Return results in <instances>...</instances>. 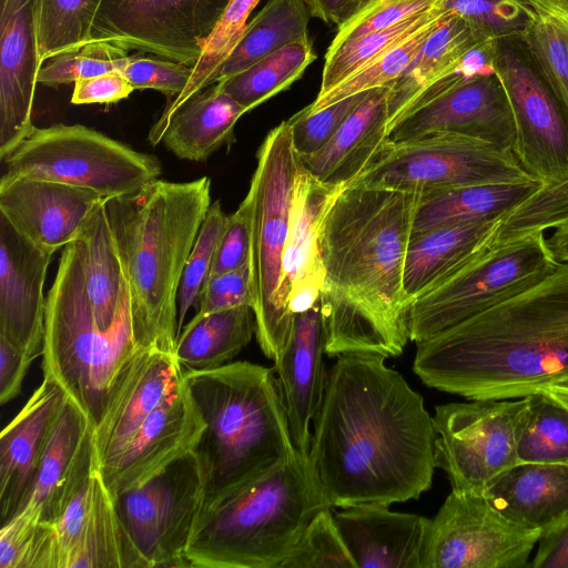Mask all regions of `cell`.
Here are the masks:
<instances>
[{
	"instance_id": "13",
	"label": "cell",
	"mask_w": 568,
	"mask_h": 568,
	"mask_svg": "<svg viewBox=\"0 0 568 568\" xmlns=\"http://www.w3.org/2000/svg\"><path fill=\"white\" fill-rule=\"evenodd\" d=\"M494 69L513 112L520 165L542 185L568 180V111L521 34L494 40Z\"/></svg>"
},
{
	"instance_id": "29",
	"label": "cell",
	"mask_w": 568,
	"mask_h": 568,
	"mask_svg": "<svg viewBox=\"0 0 568 568\" xmlns=\"http://www.w3.org/2000/svg\"><path fill=\"white\" fill-rule=\"evenodd\" d=\"M392 83L369 90L333 138L304 168L324 184L345 187L354 182L388 142Z\"/></svg>"
},
{
	"instance_id": "53",
	"label": "cell",
	"mask_w": 568,
	"mask_h": 568,
	"mask_svg": "<svg viewBox=\"0 0 568 568\" xmlns=\"http://www.w3.org/2000/svg\"><path fill=\"white\" fill-rule=\"evenodd\" d=\"M193 68L160 57L130 55L123 77L134 90L152 89L168 99L179 95L187 85Z\"/></svg>"
},
{
	"instance_id": "41",
	"label": "cell",
	"mask_w": 568,
	"mask_h": 568,
	"mask_svg": "<svg viewBox=\"0 0 568 568\" xmlns=\"http://www.w3.org/2000/svg\"><path fill=\"white\" fill-rule=\"evenodd\" d=\"M447 17L426 24L408 39L385 51L323 95H317L314 102L304 109L307 112H315L346 97L394 82L407 69L428 37Z\"/></svg>"
},
{
	"instance_id": "32",
	"label": "cell",
	"mask_w": 568,
	"mask_h": 568,
	"mask_svg": "<svg viewBox=\"0 0 568 568\" xmlns=\"http://www.w3.org/2000/svg\"><path fill=\"white\" fill-rule=\"evenodd\" d=\"M540 185L537 181L481 184L422 194L412 233L503 217Z\"/></svg>"
},
{
	"instance_id": "2",
	"label": "cell",
	"mask_w": 568,
	"mask_h": 568,
	"mask_svg": "<svg viewBox=\"0 0 568 568\" xmlns=\"http://www.w3.org/2000/svg\"><path fill=\"white\" fill-rule=\"evenodd\" d=\"M420 193L352 183L320 227L325 354L395 357L409 337L404 264Z\"/></svg>"
},
{
	"instance_id": "56",
	"label": "cell",
	"mask_w": 568,
	"mask_h": 568,
	"mask_svg": "<svg viewBox=\"0 0 568 568\" xmlns=\"http://www.w3.org/2000/svg\"><path fill=\"white\" fill-rule=\"evenodd\" d=\"M98 466L53 523L57 540V568L62 567L63 560L80 536L92 505L94 475Z\"/></svg>"
},
{
	"instance_id": "26",
	"label": "cell",
	"mask_w": 568,
	"mask_h": 568,
	"mask_svg": "<svg viewBox=\"0 0 568 568\" xmlns=\"http://www.w3.org/2000/svg\"><path fill=\"white\" fill-rule=\"evenodd\" d=\"M324 354L318 300L311 308L296 314L292 334L274 358L292 439L302 455L308 454L311 426L324 396L327 376Z\"/></svg>"
},
{
	"instance_id": "42",
	"label": "cell",
	"mask_w": 568,
	"mask_h": 568,
	"mask_svg": "<svg viewBox=\"0 0 568 568\" xmlns=\"http://www.w3.org/2000/svg\"><path fill=\"white\" fill-rule=\"evenodd\" d=\"M567 223L568 180L540 185L500 219L489 244H505L537 233H546Z\"/></svg>"
},
{
	"instance_id": "12",
	"label": "cell",
	"mask_w": 568,
	"mask_h": 568,
	"mask_svg": "<svg viewBox=\"0 0 568 568\" xmlns=\"http://www.w3.org/2000/svg\"><path fill=\"white\" fill-rule=\"evenodd\" d=\"M529 413V396L436 406L435 464L446 473L452 489L485 493L519 464L518 445Z\"/></svg>"
},
{
	"instance_id": "49",
	"label": "cell",
	"mask_w": 568,
	"mask_h": 568,
	"mask_svg": "<svg viewBox=\"0 0 568 568\" xmlns=\"http://www.w3.org/2000/svg\"><path fill=\"white\" fill-rule=\"evenodd\" d=\"M356 568L335 523L333 508L321 510L280 568Z\"/></svg>"
},
{
	"instance_id": "50",
	"label": "cell",
	"mask_w": 568,
	"mask_h": 568,
	"mask_svg": "<svg viewBox=\"0 0 568 568\" xmlns=\"http://www.w3.org/2000/svg\"><path fill=\"white\" fill-rule=\"evenodd\" d=\"M443 7L491 39L523 34L532 16L529 0H443Z\"/></svg>"
},
{
	"instance_id": "58",
	"label": "cell",
	"mask_w": 568,
	"mask_h": 568,
	"mask_svg": "<svg viewBox=\"0 0 568 568\" xmlns=\"http://www.w3.org/2000/svg\"><path fill=\"white\" fill-rule=\"evenodd\" d=\"M32 358L0 337V403L13 399L21 390Z\"/></svg>"
},
{
	"instance_id": "28",
	"label": "cell",
	"mask_w": 568,
	"mask_h": 568,
	"mask_svg": "<svg viewBox=\"0 0 568 568\" xmlns=\"http://www.w3.org/2000/svg\"><path fill=\"white\" fill-rule=\"evenodd\" d=\"M247 111L226 94L219 82L199 90L151 126L148 142H162L181 160L205 162L235 141L234 126Z\"/></svg>"
},
{
	"instance_id": "20",
	"label": "cell",
	"mask_w": 568,
	"mask_h": 568,
	"mask_svg": "<svg viewBox=\"0 0 568 568\" xmlns=\"http://www.w3.org/2000/svg\"><path fill=\"white\" fill-rule=\"evenodd\" d=\"M204 430L203 419L183 381L143 422L124 449L99 467L112 496L143 484L175 458L194 449Z\"/></svg>"
},
{
	"instance_id": "35",
	"label": "cell",
	"mask_w": 568,
	"mask_h": 568,
	"mask_svg": "<svg viewBox=\"0 0 568 568\" xmlns=\"http://www.w3.org/2000/svg\"><path fill=\"white\" fill-rule=\"evenodd\" d=\"M256 331L251 306L195 314L181 329L174 356L183 371H207L227 364Z\"/></svg>"
},
{
	"instance_id": "8",
	"label": "cell",
	"mask_w": 568,
	"mask_h": 568,
	"mask_svg": "<svg viewBox=\"0 0 568 568\" xmlns=\"http://www.w3.org/2000/svg\"><path fill=\"white\" fill-rule=\"evenodd\" d=\"M256 169L244 197L250 213V276L256 339L274 361L293 326L282 315L277 294L297 179L304 168L286 121L272 129L256 153Z\"/></svg>"
},
{
	"instance_id": "23",
	"label": "cell",
	"mask_w": 568,
	"mask_h": 568,
	"mask_svg": "<svg viewBox=\"0 0 568 568\" xmlns=\"http://www.w3.org/2000/svg\"><path fill=\"white\" fill-rule=\"evenodd\" d=\"M98 464L94 426L85 412L67 396L23 508L53 524Z\"/></svg>"
},
{
	"instance_id": "16",
	"label": "cell",
	"mask_w": 568,
	"mask_h": 568,
	"mask_svg": "<svg viewBox=\"0 0 568 568\" xmlns=\"http://www.w3.org/2000/svg\"><path fill=\"white\" fill-rule=\"evenodd\" d=\"M230 0H102L90 41L194 67Z\"/></svg>"
},
{
	"instance_id": "60",
	"label": "cell",
	"mask_w": 568,
	"mask_h": 568,
	"mask_svg": "<svg viewBox=\"0 0 568 568\" xmlns=\"http://www.w3.org/2000/svg\"><path fill=\"white\" fill-rule=\"evenodd\" d=\"M367 0H305L311 18L337 28L353 18Z\"/></svg>"
},
{
	"instance_id": "24",
	"label": "cell",
	"mask_w": 568,
	"mask_h": 568,
	"mask_svg": "<svg viewBox=\"0 0 568 568\" xmlns=\"http://www.w3.org/2000/svg\"><path fill=\"white\" fill-rule=\"evenodd\" d=\"M343 189L320 182L305 168L297 179L277 294L282 315L291 326L296 314L320 300V227L329 204Z\"/></svg>"
},
{
	"instance_id": "33",
	"label": "cell",
	"mask_w": 568,
	"mask_h": 568,
	"mask_svg": "<svg viewBox=\"0 0 568 568\" xmlns=\"http://www.w3.org/2000/svg\"><path fill=\"white\" fill-rule=\"evenodd\" d=\"M84 282L91 310L101 329H110L130 300L126 276L104 207L95 210L79 235Z\"/></svg>"
},
{
	"instance_id": "39",
	"label": "cell",
	"mask_w": 568,
	"mask_h": 568,
	"mask_svg": "<svg viewBox=\"0 0 568 568\" xmlns=\"http://www.w3.org/2000/svg\"><path fill=\"white\" fill-rule=\"evenodd\" d=\"M443 0L435 7L393 26L345 41L327 49L317 95H323L378 55L408 39L426 24L449 16Z\"/></svg>"
},
{
	"instance_id": "54",
	"label": "cell",
	"mask_w": 568,
	"mask_h": 568,
	"mask_svg": "<svg viewBox=\"0 0 568 568\" xmlns=\"http://www.w3.org/2000/svg\"><path fill=\"white\" fill-rule=\"evenodd\" d=\"M244 305L253 308L248 263L234 271L210 275L201 291L196 314Z\"/></svg>"
},
{
	"instance_id": "57",
	"label": "cell",
	"mask_w": 568,
	"mask_h": 568,
	"mask_svg": "<svg viewBox=\"0 0 568 568\" xmlns=\"http://www.w3.org/2000/svg\"><path fill=\"white\" fill-rule=\"evenodd\" d=\"M133 90L122 73H104L75 81L71 103H115L128 98Z\"/></svg>"
},
{
	"instance_id": "6",
	"label": "cell",
	"mask_w": 568,
	"mask_h": 568,
	"mask_svg": "<svg viewBox=\"0 0 568 568\" xmlns=\"http://www.w3.org/2000/svg\"><path fill=\"white\" fill-rule=\"evenodd\" d=\"M331 507L298 452L203 508L185 558L194 568H280L313 518Z\"/></svg>"
},
{
	"instance_id": "4",
	"label": "cell",
	"mask_w": 568,
	"mask_h": 568,
	"mask_svg": "<svg viewBox=\"0 0 568 568\" xmlns=\"http://www.w3.org/2000/svg\"><path fill=\"white\" fill-rule=\"evenodd\" d=\"M211 180H154L103 200L126 276L138 338L174 353L178 292L183 270L211 205Z\"/></svg>"
},
{
	"instance_id": "52",
	"label": "cell",
	"mask_w": 568,
	"mask_h": 568,
	"mask_svg": "<svg viewBox=\"0 0 568 568\" xmlns=\"http://www.w3.org/2000/svg\"><path fill=\"white\" fill-rule=\"evenodd\" d=\"M442 0H367L361 10L343 26L328 49L347 40L382 30L414 14L437 6Z\"/></svg>"
},
{
	"instance_id": "15",
	"label": "cell",
	"mask_w": 568,
	"mask_h": 568,
	"mask_svg": "<svg viewBox=\"0 0 568 568\" xmlns=\"http://www.w3.org/2000/svg\"><path fill=\"white\" fill-rule=\"evenodd\" d=\"M541 534L506 518L484 493L453 490L428 519L420 568H524Z\"/></svg>"
},
{
	"instance_id": "9",
	"label": "cell",
	"mask_w": 568,
	"mask_h": 568,
	"mask_svg": "<svg viewBox=\"0 0 568 568\" xmlns=\"http://www.w3.org/2000/svg\"><path fill=\"white\" fill-rule=\"evenodd\" d=\"M1 161L7 176H27L92 191L103 199L160 179L161 161L82 124L36 128Z\"/></svg>"
},
{
	"instance_id": "44",
	"label": "cell",
	"mask_w": 568,
	"mask_h": 568,
	"mask_svg": "<svg viewBox=\"0 0 568 568\" xmlns=\"http://www.w3.org/2000/svg\"><path fill=\"white\" fill-rule=\"evenodd\" d=\"M528 396L530 413L518 445L519 463L568 464V409L542 393Z\"/></svg>"
},
{
	"instance_id": "25",
	"label": "cell",
	"mask_w": 568,
	"mask_h": 568,
	"mask_svg": "<svg viewBox=\"0 0 568 568\" xmlns=\"http://www.w3.org/2000/svg\"><path fill=\"white\" fill-rule=\"evenodd\" d=\"M67 396V390L54 377L43 374L39 387L1 432L2 525L17 515L26 504L51 430Z\"/></svg>"
},
{
	"instance_id": "45",
	"label": "cell",
	"mask_w": 568,
	"mask_h": 568,
	"mask_svg": "<svg viewBox=\"0 0 568 568\" xmlns=\"http://www.w3.org/2000/svg\"><path fill=\"white\" fill-rule=\"evenodd\" d=\"M261 0H230L222 12L186 88L168 99L161 115L169 114L199 90L211 85L212 78L239 42L248 18Z\"/></svg>"
},
{
	"instance_id": "21",
	"label": "cell",
	"mask_w": 568,
	"mask_h": 568,
	"mask_svg": "<svg viewBox=\"0 0 568 568\" xmlns=\"http://www.w3.org/2000/svg\"><path fill=\"white\" fill-rule=\"evenodd\" d=\"M103 200L92 191L48 180H0V214L33 244L52 252L79 237Z\"/></svg>"
},
{
	"instance_id": "14",
	"label": "cell",
	"mask_w": 568,
	"mask_h": 568,
	"mask_svg": "<svg viewBox=\"0 0 568 568\" xmlns=\"http://www.w3.org/2000/svg\"><path fill=\"white\" fill-rule=\"evenodd\" d=\"M203 500V477L193 450L113 498L119 517L148 568L189 567L185 552Z\"/></svg>"
},
{
	"instance_id": "27",
	"label": "cell",
	"mask_w": 568,
	"mask_h": 568,
	"mask_svg": "<svg viewBox=\"0 0 568 568\" xmlns=\"http://www.w3.org/2000/svg\"><path fill=\"white\" fill-rule=\"evenodd\" d=\"M333 514L356 568H420L429 518L378 503Z\"/></svg>"
},
{
	"instance_id": "31",
	"label": "cell",
	"mask_w": 568,
	"mask_h": 568,
	"mask_svg": "<svg viewBox=\"0 0 568 568\" xmlns=\"http://www.w3.org/2000/svg\"><path fill=\"white\" fill-rule=\"evenodd\" d=\"M500 219L412 233L404 264V291L410 305L487 246Z\"/></svg>"
},
{
	"instance_id": "47",
	"label": "cell",
	"mask_w": 568,
	"mask_h": 568,
	"mask_svg": "<svg viewBox=\"0 0 568 568\" xmlns=\"http://www.w3.org/2000/svg\"><path fill=\"white\" fill-rule=\"evenodd\" d=\"M128 53L106 41H89L45 59L38 83L55 88L104 73H122L130 58Z\"/></svg>"
},
{
	"instance_id": "38",
	"label": "cell",
	"mask_w": 568,
	"mask_h": 568,
	"mask_svg": "<svg viewBox=\"0 0 568 568\" xmlns=\"http://www.w3.org/2000/svg\"><path fill=\"white\" fill-rule=\"evenodd\" d=\"M316 59L313 41L307 37L285 45L219 83L226 94L250 111L287 90Z\"/></svg>"
},
{
	"instance_id": "1",
	"label": "cell",
	"mask_w": 568,
	"mask_h": 568,
	"mask_svg": "<svg viewBox=\"0 0 568 568\" xmlns=\"http://www.w3.org/2000/svg\"><path fill=\"white\" fill-rule=\"evenodd\" d=\"M385 359L343 354L327 371L307 457L332 508L390 506L417 499L432 486L433 416Z\"/></svg>"
},
{
	"instance_id": "30",
	"label": "cell",
	"mask_w": 568,
	"mask_h": 568,
	"mask_svg": "<svg viewBox=\"0 0 568 568\" xmlns=\"http://www.w3.org/2000/svg\"><path fill=\"white\" fill-rule=\"evenodd\" d=\"M484 494L510 521L542 535L568 515V464L519 463Z\"/></svg>"
},
{
	"instance_id": "40",
	"label": "cell",
	"mask_w": 568,
	"mask_h": 568,
	"mask_svg": "<svg viewBox=\"0 0 568 568\" xmlns=\"http://www.w3.org/2000/svg\"><path fill=\"white\" fill-rule=\"evenodd\" d=\"M521 34L532 58L568 111V0H529Z\"/></svg>"
},
{
	"instance_id": "61",
	"label": "cell",
	"mask_w": 568,
	"mask_h": 568,
	"mask_svg": "<svg viewBox=\"0 0 568 568\" xmlns=\"http://www.w3.org/2000/svg\"><path fill=\"white\" fill-rule=\"evenodd\" d=\"M547 244L556 261L568 262V223L554 230Z\"/></svg>"
},
{
	"instance_id": "55",
	"label": "cell",
	"mask_w": 568,
	"mask_h": 568,
	"mask_svg": "<svg viewBox=\"0 0 568 568\" xmlns=\"http://www.w3.org/2000/svg\"><path fill=\"white\" fill-rule=\"evenodd\" d=\"M250 245V213L244 199L237 210L229 215L215 251L210 275L234 271L248 263Z\"/></svg>"
},
{
	"instance_id": "22",
	"label": "cell",
	"mask_w": 568,
	"mask_h": 568,
	"mask_svg": "<svg viewBox=\"0 0 568 568\" xmlns=\"http://www.w3.org/2000/svg\"><path fill=\"white\" fill-rule=\"evenodd\" d=\"M182 377L183 369L174 353L150 347L134 356L94 428L99 467L108 465L124 449L143 422L180 387Z\"/></svg>"
},
{
	"instance_id": "11",
	"label": "cell",
	"mask_w": 568,
	"mask_h": 568,
	"mask_svg": "<svg viewBox=\"0 0 568 568\" xmlns=\"http://www.w3.org/2000/svg\"><path fill=\"white\" fill-rule=\"evenodd\" d=\"M537 180L524 170L511 151L465 135L438 133L403 142L388 140L352 183L425 194Z\"/></svg>"
},
{
	"instance_id": "10",
	"label": "cell",
	"mask_w": 568,
	"mask_h": 568,
	"mask_svg": "<svg viewBox=\"0 0 568 568\" xmlns=\"http://www.w3.org/2000/svg\"><path fill=\"white\" fill-rule=\"evenodd\" d=\"M557 262L546 233L488 244L412 303L410 341L427 339L517 294L545 277Z\"/></svg>"
},
{
	"instance_id": "18",
	"label": "cell",
	"mask_w": 568,
	"mask_h": 568,
	"mask_svg": "<svg viewBox=\"0 0 568 568\" xmlns=\"http://www.w3.org/2000/svg\"><path fill=\"white\" fill-rule=\"evenodd\" d=\"M39 9L40 0H0V159L36 129Z\"/></svg>"
},
{
	"instance_id": "37",
	"label": "cell",
	"mask_w": 568,
	"mask_h": 568,
	"mask_svg": "<svg viewBox=\"0 0 568 568\" xmlns=\"http://www.w3.org/2000/svg\"><path fill=\"white\" fill-rule=\"evenodd\" d=\"M310 18L305 0H270L247 22L211 84L242 72L294 41L307 38Z\"/></svg>"
},
{
	"instance_id": "17",
	"label": "cell",
	"mask_w": 568,
	"mask_h": 568,
	"mask_svg": "<svg viewBox=\"0 0 568 568\" xmlns=\"http://www.w3.org/2000/svg\"><path fill=\"white\" fill-rule=\"evenodd\" d=\"M449 133L478 139L511 151L515 122L504 85L494 73L470 77L399 119L390 142Z\"/></svg>"
},
{
	"instance_id": "46",
	"label": "cell",
	"mask_w": 568,
	"mask_h": 568,
	"mask_svg": "<svg viewBox=\"0 0 568 568\" xmlns=\"http://www.w3.org/2000/svg\"><path fill=\"white\" fill-rule=\"evenodd\" d=\"M102 0H40L39 52L42 62L90 41Z\"/></svg>"
},
{
	"instance_id": "62",
	"label": "cell",
	"mask_w": 568,
	"mask_h": 568,
	"mask_svg": "<svg viewBox=\"0 0 568 568\" xmlns=\"http://www.w3.org/2000/svg\"><path fill=\"white\" fill-rule=\"evenodd\" d=\"M539 393L568 409V381L544 387Z\"/></svg>"
},
{
	"instance_id": "5",
	"label": "cell",
	"mask_w": 568,
	"mask_h": 568,
	"mask_svg": "<svg viewBox=\"0 0 568 568\" xmlns=\"http://www.w3.org/2000/svg\"><path fill=\"white\" fill-rule=\"evenodd\" d=\"M204 430L194 447L204 484L203 508L296 453L274 368L250 362L183 371Z\"/></svg>"
},
{
	"instance_id": "19",
	"label": "cell",
	"mask_w": 568,
	"mask_h": 568,
	"mask_svg": "<svg viewBox=\"0 0 568 568\" xmlns=\"http://www.w3.org/2000/svg\"><path fill=\"white\" fill-rule=\"evenodd\" d=\"M53 253L33 244L0 214V337L32 359L43 352V287Z\"/></svg>"
},
{
	"instance_id": "59",
	"label": "cell",
	"mask_w": 568,
	"mask_h": 568,
	"mask_svg": "<svg viewBox=\"0 0 568 568\" xmlns=\"http://www.w3.org/2000/svg\"><path fill=\"white\" fill-rule=\"evenodd\" d=\"M535 550L529 567L568 568V515L540 536Z\"/></svg>"
},
{
	"instance_id": "48",
	"label": "cell",
	"mask_w": 568,
	"mask_h": 568,
	"mask_svg": "<svg viewBox=\"0 0 568 568\" xmlns=\"http://www.w3.org/2000/svg\"><path fill=\"white\" fill-rule=\"evenodd\" d=\"M229 215L219 200L211 203L186 261L178 292V334L191 307L199 306L201 291L207 281L220 239ZM179 336V335H178Z\"/></svg>"
},
{
	"instance_id": "36",
	"label": "cell",
	"mask_w": 568,
	"mask_h": 568,
	"mask_svg": "<svg viewBox=\"0 0 568 568\" xmlns=\"http://www.w3.org/2000/svg\"><path fill=\"white\" fill-rule=\"evenodd\" d=\"M62 568H148L119 517L99 466L91 508Z\"/></svg>"
},
{
	"instance_id": "3",
	"label": "cell",
	"mask_w": 568,
	"mask_h": 568,
	"mask_svg": "<svg viewBox=\"0 0 568 568\" xmlns=\"http://www.w3.org/2000/svg\"><path fill=\"white\" fill-rule=\"evenodd\" d=\"M416 345L422 382L467 399L525 397L568 381V262Z\"/></svg>"
},
{
	"instance_id": "51",
	"label": "cell",
	"mask_w": 568,
	"mask_h": 568,
	"mask_svg": "<svg viewBox=\"0 0 568 568\" xmlns=\"http://www.w3.org/2000/svg\"><path fill=\"white\" fill-rule=\"evenodd\" d=\"M368 92L369 90L346 97L315 112L302 109L291 116L287 122L292 129L294 148L300 156L306 158L318 152Z\"/></svg>"
},
{
	"instance_id": "34",
	"label": "cell",
	"mask_w": 568,
	"mask_h": 568,
	"mask_svg": "<svg viewBox=\"0 0 568 568\" xmlns=\"http://www.w3.org/2000/svg\"><path fill=\"white\" fill-rule=\"evenodd\" d=\"M488 40L493 39L465 19L456 14L448 16L428 37L407 69L392 82L388 132L410 102L430 82L470 49Z\"/></svg>"
},
{
	"instance_id": "7",
	"label": "cell",
	"mask_w": 568,
	"mask_h": 568,
	"mask_svg": "<svg viewBox=\"0 0 568 568\" xmlns=\"http://www.w3.org/2000/svg\"><path fill=\"white\" fill-rule=\"evenodd\" d=\"M144 348L131 298L110 329L100 328L87 293L81 243L77 239L65 245L47 295L43 374L63 386L95 428L125 367Z\"/></svg>"
},
{
	"instance_id": "43",
	"label": "cell",
	"mask_w": 568,
	"mask_h": 568,
	"mask_svg": "<svg viewBox=\"0 0 568 568\" xmlns=\"http://www.w3.org/2000/svg\"><path fill=\"white\" fill-rule=\"evenodd\" d=\"M1 568H57L53 524L22 508L0 530Z\"/></svg>"
}]
</instances>
